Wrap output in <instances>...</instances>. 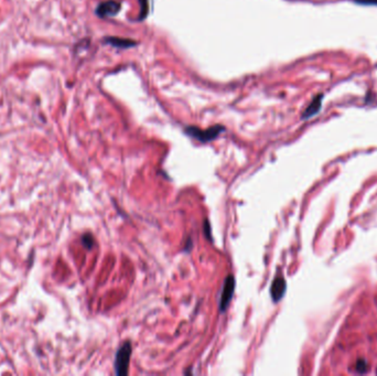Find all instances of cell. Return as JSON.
<instances>
[{"instance_id":"3957f363","label":"cell","mask_w":377,"mask_h":376,"mask_svg":"<svg viewBox=\"0 0 377 376\" xmlns=\"http://www.w3.org/2000/svg\"><path fill=\"white\" fill-rule=\"evenodd\" d=\"M235 283H236L235 278H234V276H232V275H229V276H227L226 279L224 281L223 289H222V292H220V304H219L220 310L222 311V313L226 310L229 302H231L232 300L234 291H235Z\"/></svg>"},{"instance_id":"7c38bea8","label":"cell","mask_w":377,"mask_h":376,"mask_svg":"<svg viewBox=\"0 0 377 376\" xmlns=\"http://www.w3.org/2000/svg\"><path fill=\"white\" fill-rule=\"evenodd\" d=\"M355 2L361 4H371V6H377V0H355Z\"/></svg>"},{"instance_id":"277c9868","label":"cell","mask_w":377,"mask_h":376,"mask_svg":"<svg viewBox=\"0 0 377 376\" xmlns=\"http://www.w3.org/2000/svg\"><path fill=\"white\" fill-rule=\"evenodd\" d=\"M122 8V3L116 0H107L99 3L96 8V15L100 18H108L116 16Z\"/></svg>"},{"instance_id":"8992f818","label":"cell","mask_w":377,"mask_h":376,"mask_svg":"<svg viewBox=\"0 0 377 376\" xmlns=\"http://www.w3.org/2000/svg\"><path fill=\"white\" fill-rule=\"evenodd\" d=\"M321 104H322V95L320 94L318 96H315L314 99L312 100L309 106L307 107L306 111L303 112L302 118L303 119H307V118H310L312 116H314L315 114L320 111Z\"/></svg>"},{"instance_id":"7a4b0ae2","label":"cell","mask_w":377,"mask_h":376,"mask_svg":"<svg viewBox=\"0 0 377 376\" xmlns=\"http://www.w3.org/2000/svg\"><path fill=\"white\" fill-rule=\"evenodd\" d=\"M224 130H225V128L223 126H220V125L211 127L206 130L200 129V128H196V127H193V126L187 127L185 129L187 135L191 136L192 138L201 141V143H209V141L214 140L215 138H218L220 132L224 131Z\"/></svg>"},{"instance_id":"5b68a950","label":"cell","mask_w":377,"mask_h":376,"mask_svg":"<svg viewBox=\"0 0 377 376\" xmlns=\"http://www.w3.org/2000/svg\"><path fill=\"white\" fill-rule=\"evenodd\" d=\"M286 281H284L283 277L278 276L274 279L270 288V295L275 302L279 301L283 297L284 292H286Z\"/></svg>"},{"instance_id":"8fae6325","label":"cell","mask_w":377,"mask_h":376,"mask_svg":"<svg viewBox=\"0 0 377 376\" xmlns=\"http://www.w3.org/2000/svg\"><path fill=\"white\" fill-rule=\"evenodd\" d=\"M204 233H205V236H208L209 240L212 241V237H211V226L208 219H205L204 221Z\"/></svg>"},{"instance_id":"52a82bcc","label":"cell","mask_w":377,"mask_h":376,"mask_svg":"<svg viewBox=\"0 0 377 376\" xmlns=\"http://www.w3.org/2000/svg\"><path fill=\"white\" fill-rule=\"evenodd\" d=\"M106 42L109 43L110 45H113V47L124 48V49L131 48V47H135L136 45V42L134 40L123 39V38H107Z\"/></svg>"},{"instance_id":"9c48e42d","label":"cell","mask_w":377,"mask_h":376,"mask_svg":"<svg viewBox=\"0 0 377 376\" xmlns=\"http://www.w3.org/2000/svg\"><path fill=\"white\" fill-rule=\"evenodd\" d=\"M83 244H84L85 247H87V249H92V246H93L94 244V240L93 237H92L91 235H85L84 237H83Z\"/></svg>"},{"instance_id":"6da1fadb","label":"cell","mask_w":377,"mask_h":376,"mask_svg":"<svg viewBox=\"0 0 377 376\" xmlns=\"http://www.w3.org/2000/svg\"><path fill=\"white\" fill-rule=\"evenodd\" d=\"M132 347L131 343L129 341L124 342L118 348L116 352V356H115V373L118 376H124L128 374L129 371V363H130V356H131Z\"/></svg>"},{"instance_id":"30bf717a","label":"cell","mask_w":377,"mask_h":376,"mask_svg":"<svg viewBox=\"0 0 377 376\" xmlns=\"http://www.w3.org/2000/svg\"><path fill=\"white\" fill-rule=\"evenodd\" d=\"M356 370L358 371V372L361 373H364L367 371V363L364 361V360H360L357 362L356 364Z\"/></svg>"},{"instance_id":"ba28073f","label":"cell","mask_w":377,"mask_h":376,"mask_svg":"<svg viewBox=\"0 0 377 376\" xmlns=\"http://www.w3.org/2000/svg\"><path fill=\"white\" fill-rule=\"evenodd\" d=\"M140 3V15H139V20H144L145 18L148 15V10H149V0H139Z\"/></svg>"}]
</instances>
